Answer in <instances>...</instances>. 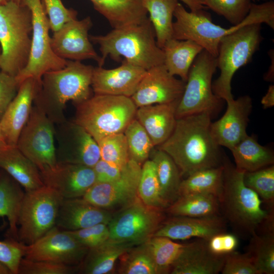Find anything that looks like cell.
<instances>
[{"label": "cell", "mask_w": 274, "mask_h": 274, "mask_svg": "<svg viewBox=\"0 0 274 274\" xmlns=\"http://www.w3.org/2000/svg\"><path fill=\"white\" fill-rule=\"evenodd\" d=\"M90 41L99 46L102 66L108 56L115 61L121 57L147 70L163 64L164 53L157 45L149 18L113 29L105 35L89 36Z\"/></svg>", "instance_id": "5b68a950"}, {"label": "cell", "mask_w": 274, "mask_h": 274, "mask_svg": "<svg viewBox=\"0 0 274 274\" xmlns=\"http://www.w3.org/2000/svg\"><path fill=\"white\" fill-rule=\"evenodd\" d=\"M68 231L89 249L102 244L110 236L108 224L107 223H99L87 228Z\"/></svg>", "instance_id": "c3c4849f"}, {"label": "cell", "mask_w": 274, "mask_h": 274, "mask_svg": "<svg viewBox=\"0 0 274 274\" xmlns=\"http://www.w3.org/2000/svg\"><path fill=\"white\" fill-rule=\"evenodd\" d=\"M54 123L35 105L23 128L16 147L40 172L57 164Z\"/></svg>", "instance_id": "4fadbf2b"}, {"label": "cell", "mask_w": 274, "mask_h": 274, "mask_svg": "<svg viewBox=\"0 0 274 274\" xmlns=\"http://www.w3.org/2000/svg\"><path fill=\"white\" fill-rule=\"evenodd\" d=\"M225 256L213 253L208 247L207 241L199 238L188 243L170 273L217 274L221 272Z\"/></svg>", "instance_id": "484cf974"}, {"label": "cell", "mask_w": 274, "mask_h": 274, "mask_svg": "<svg viewBox=\"0 0 274 274\" xmlns=\"http://www.w3.org/2000/svg\"><path fill=\"white\" fill-rule=\"evenodd\" d=\"M164 211L172 216L208 217L221 215L218 198L208 194L180 196Z\"/></svg>", "instance_id": "d6a6232c"}, {"label": "cell", "mask_w": 274, "mask_h": 274, "mask_svg": "<svg viewBox=\"0 0 274 274\" xmlns=\"http://www.w3.org/2000/svg\"><path fill=\"white\" fill-rule=\"evenodd\" d=\"M212 114L204 112L177 119L170 136L157 148L173 159L182 179L222 165L224 156L211 133Z\"/></svg>", "instance_id": "6da1fadb"}, {"label": "cell", "mask_w": 274, "mask_h": 274, "mask_svg": "<svg viewBox=\"0 0 274 274\" xmlns=\"http://www.w3.org/2000/svg\"><path fill=\"white\" fill-rule=\"evenodd\" d=\"M21 247L26 259L76 266L82 263L89 250L68 231L56 226L33 243H21Z\"/></svg>", "instance_id": "5bb4252c"}, {"label": "cell", "mask_w": 274, "mask_h": 274, "mask_svg": "<svg viewBox=\"0 0 274 274\" xmlns=\"http://www.w3.org/2000/svg\"><path fill=\"white\" fill-rule=\"evenodd\" d=\"M63 198L47 186L25 192L18 219V241L30 245L55 226Z\"/></svg>", "instance_id": "9c48e42d"}, {"label": "cell", "mask_w": 274, "mask_h": 274, "mask_svg": "<svg viewBox=\"0 0 274 274\" xmlns=\"http://www.w3.org/2000/svg\"><path fill=\"white\" fill-rule=\"evenodd\" d=\"M123 133L129 159L142 165L149 159L150 154L155 147L149 135L136 118L128 125Z\"/></svg>", "instance_id": "60d3db41"}, {"label": "cell", "mask_w": 274, "mask_h": 274, "mask_svg": "<svg viewBox=\"0 0 274 274\" xmlns=\"http://www.w3.org/2000/svg\"><path fill=\"white\" fill-rule=\"evenodd\" d=\"M179 100L137 108L135 118L145 129L155 147L163 143L173 133L176 125V111Z\"/></svg>", "instance_id": "d4e9b609"}, {"label": "cell", "mask_w": 274, "mask_h": 274, "mask_svg": "<svg viewBox=\"0 0 274 274\" xmlns=\"http://www.w3.org/2000/svg\"><path fill=\"white\" fill-rule=\"evenodd\" d=\"M20 3L31 11V47L27 65L15 78L19 85L25 79L32 78L40 86L46 72L64 67L67 60L57 56L52 49L49 21L41 1L21 0Z\"/></svg>", "instance_id": "8fae6325"}, {"label": "cell", "mask_w": 274, "mask_h": 274, "mask_svg": "<svg viewBox=\"0 0 274 274\" xmlns=\"http://www.w3.org/2000/svg\"><path fill=\"white\" fill-rule=\"evenodd\" d=\"M230 150L236 168L245 172H253L273 164L272 151L259 144L255 138L248 134Z\"/></svg>", "instance_id": "4dcf8cb0"}, {"label": "cell", "mask_w": 274, "mask_h": 274, "mask_svg": "<svg viewBox=\"0 0 274 274\" xmlns=\"http://www.w3.org/2000/svg\"><path fill=\"white\" fill-rule=\"evenodd\" d=\"M36 85V81L32 78L24 80L0 120L7 142L10 146H16L19 135L29 117Z\"/></svg>", "instance_id": "603a6c76"}, {"label": "cell", "mask_w": 274, "mask_h": 274, "mask_svg": "<svg viewBox=\"0 0 274 274\" xmlns=\"http://www.w3.org/2000/svg\"><path fill=\"white\" fill-rule=\"evenodd\" d=\"M1 47H0V54H1Z\"/></svg>", "instance_id": "be15d7a7"}, {"label": "cell", "mask_w": 274, "mask_h": 274, "mask_svg": "<svg viewBox=\"0 0 274 274\" xmlns=\"http://www.w3.org/2000/svg\"><path fill=\"white\" fill-rule=\"evenodd\" d=\"M19 87L15 77L0 72V120L16 95Z\"/></svg>", "instance_id": "816d5d0a"}, {"label": "cell", "mask_w": 274, "mask_h": 274, "mask_svg": "<svg viewBox=\"0 0 274 274\" xmlns=\"http://www.w3.org/2000/svg\"><path fill=\"white\" fill-rule=\"evenodd\" d=\"M226 221L218 215L208 217L172 216L162 222L153 236H164L173 240L193 237L209 239L213 235L226 232Z\"/></svg>", "instance_id": "7402d4cb"}, {"label": "cell", "mask_w": 274, "mask_h": 274, "mask_svg": "<svg viewBox=\"0 0 274 274\" xmlns=\"http://www.w3.org/2000/svg\"><path fill=\"white\" fill-rule=\"evenodd\" d=\"M204 5L222 16L234 25L241 23L248 14L250 0H204Z\"/></svg>", "instance_id": "ee69618b"}, {"label": "cell", "mask_w": 274, "mask_h": 274, "mask_svg": "<svg viewBox=\"0 0 274 274\" xmlns=\"http://www.w3.org/2000/svg\"><path fill=\"white\" fill-rule=\"evenodd\" d=\"M100 159L123 168L129 161L128 147L124 133L104 138L97 142Z\"/></svg>", "instance_id": "7bdbcfd3"}, {"label": "cell", "mask_w": 274, "mask_h": 274, "mask_svg": "<svg viewBox=\"0 0 274 274\" xmlns=\"http://www.w3.org/2000/svg\"><path fill=\"white\" fill-rule=\"evenodd\" d=\"M93 68L81 61L67 60L64 67L46 72L40 85H36L35 105L54 123L63 122L66 120L64 110L67 102L72 101L75 105L93 95Z\"/></svg>", "instance_id": "3957f363"}, {"label": "cell", "mask_w": 274, "mask_h": 274, "mask_svg": "<svg viewBox=\"0 0 274 274\" xmlns=\"http://www.w3.org/2000/svg\"><path fill=\"white\" fill-rule=\"evenodd\" d=\"M55 131L58 163L77 164L92 167L100 159L98 145L83 127L66 120Z\"/></svg>", "instance_id": "2e32d148"}, {"label": "cell", "mask_w": 274, "mask_h": 274, "mask_svg": "<svg viewBox=\"0 0 274 274\" xmlns=\"http://www.w3.org/2000/svg\"><path fill=\"white\" fill-rule=\"evenodd\" d=\"M268 54L271 58V62L267 72L264 75V79L267 81L272 82L273 81L274 73L273 50H270Z\"/></svg>", "instance_id": "9f6ffc18"}, {"label": "cell", "mask_w": 274, "mask_h": 274, "mask_svg": "<svg viewBox=\"0 0 274 274\" xmlns=\"http://www.w3.org/2000/svg\"><path fill=\"white\" fill-rule=\"evenodd\" d=\"M146 70L123 59L121 65L113 69L94 67L91 87L94 94L131 97Z\"/></svg>", "instance_id": "44dd1931"}, {"label": "cell", "mask_w": 274, "mask_h": 274, "mask_svg": "<svg viewBox=\"0 0 274 274\" xmlns=\"http://www.w3.org/2000/svg\"><path fill=\"white\" fill-rule=\"evenodd\" d=\"M261 1H267V0H261Z\"/></svg>", "instance_id": "e7e4bbea"}, {"label": "cell", "mask_w": 274, "mask_h": 274, "mask_svg": "<svg viewBox=\"0 0 274 274\" xmlns=\"http://www.w3.org/2000/svg\"><path fill=\"white\" fill-rule=\"evenodd\" d=\"M138 194L146 205L165 210L167 205L162 199L154 162L147 160L141 167Z\"/></svg>", "instance_id": "ab89813d"}, {"label": "cell", "mask_w": 274, "mask_h": 274, "mask_svg": "<svg viewBox=\"0 0 274 274\" xmlns=\"http://www.w3.org/2000/svg\"><path fill=\"white\" fill-rule=\"evenodd\" d=\"M247 253L259 274L274 273V230L266 229L251 237Z\"/></svg>", "instance_id": "8d00e7d4"}, {"label": "cell", "mask_w": 274, "mask_h": 274, "mask_svg": "<svg viewBox=\"0 0 274 274\" xmlns=\"http://www.w3.org/2000/svg\"><path fill=\"white\" fill-rule=\"evenodd\" d=\"M174 17L176 21L173 22L172 38L194 41L216 57L220 40L243 26L265 23L273 29L274 2L270 1L261 4L252 3L244 20L229 28L214 24L210 14L204 9L188 12L180 3L175 10Z\"/></svg>", "instance_id": "277c9868"}, {"label": "cell", "mask_w": 274, "mask_h": 274, "mask_svg": "<svg viewBox=\"0 0 274 274\" xmlns=\"http://www.w3.org/2000/svg\"><path fill=\"white\" fill-rule=\"evenodd\" d=\"M184 3L191 10L195 11L198 10L204 9V0H180Z\"/></svg>", "instance_id": "11a10c76"}, {"label": "cell", "mask_w": 274, "mask_h": 274, "mask_svg": "<svg viewBox=\"0 0 274 274\" xmlns=\"http://www.w3.org/2000/svg\"><path fill=\"white\" fill-rule=\"evenodd\" d=\"M162 50L163 64L173 76H178L186 82L189 71L197 56L203 50L191 40L171 38L166 42Z\"/></svg>", "instance_id": "f546056e"}, {"label": "cell", "mask_w": 274, "mask_h": 274, "mask_svg": "<svg viewBox=\"0 0 274 274\" xmlns=\"http://www.w3.org/2000/svg\"><path fill=\"white\" fill-rule=\"evenodd\" d=\"M75 106L74 121L97 143L108 135L123 133L135 118L138 108L130 97L95 94Z\"/></svg>", "instance_id": "52a82bcc"}, {"label": "cell", "mask_w": 274, "mask_h": 274, "mask_svg": "<svg viewBox=\"0 0 274 274\" xmlns=\"http://www.w3.org/2000/svg\"><path fill=\"white\" fill-rule=\"evenodd\" d=\"M223 165V186L218 199L220 213L226 222L237 233L249 237L260 229L273 228V211L264 209L258 194L245 184V172L225 157Z\"/></svg>", "instance_id": "7a4b0ae2"}, {"label": "cell", "mask_w": 274, "mask_h": 274, "mask_svg": "<svg viewBox=\"0 0 274 274\" xmlns=\"http://www.w3.org/2000/svg\"><path fill=\"white\" fill-rule=\"evenodd\" d=\"M251 1H258V0H250Z\"/></svg>", "instance_id": "6125c7cd"}, {"label": "cell", "mask_w": 274, "mask_h": 274, "mask_svg": "<svg viewBox=\"0 0 274 274\" xmlns=\"http://www.w3.org/2000/svg\"><path fill=\"white\" fill-rule=\"evenodd\" d=\"M7 1H11L13 2H15L18 4H20L21 0H6Z\"/></svg>", "instance_id": "91938a15"}, {"label": "cell", "mask_w": 274, "mask_h": 274, "mask_svg": "<svg viewBox=\"0 0 274 274\" xmlns=\"http://www.w3.org/2000/svg\"><path fill=\"white\" fill-rule=\"evenodd\" d=\"M20 184L7 173L0 172V216L7 217L9 224L8 234L18 241V219L24 195Z\"/></svg>", "instance_id": "836d02e7"}, {"label": "cell", "mask_w": 274, "mask_h": 274, "mask_svg": "<svg viewBox=\"0 0 274 274\" xmlns=\"http://www.w3.org/2000/svg\"><path fill=\"white\" fill-rule=\"evenodd\" d=\"M32 13L22 4L0 5V69L16 77L27 65L31 47Z\"/></svg>", "instance_id": "8992f818"}, {"label": "cell", "mask_w": 274, "mask_h": 274, "mask_svg": "<svg viewBox=\"0 0 274 274\" xmlns=\"http://www.w3.org/2000/svg\"><path fill=\"white\" fill-rule=\"evenodd\" d=\"M149 159L155 164L161 196L168 207L179 196L182 180L180 172L169 155L156 147L152 150Z\"/></svg>", "instance_id": "1f68e13d"}, {"label": "cell", "mask_w": 274, "mask_h": 274, "mask_svg": "<svg viewBox=\"0 0 274 274\" xmlns=\"http://www.w3.org/2000/svg\"><path fill=\"white\" fill-rule=\"evenodd\" d=\"M141 167L129 160L118 178L107 182H96L82 197L99 208L112 212L120 210L138 196Z\"/></svg>", "instance_id": "9a60e30c"}, {"label": "cell", "mask_w": 274, "mask_h": 274, "mask_svg": "<svg viewBox=\"0 0 274 274\" xmlns=\"http://www.w3.org/2000/svg\"><path fill=\"white\" fill-rule=\"evenodd\" d=\"M10 146L7 142L0 123V151L5 150Z\"/></svg>", "instance_id": "6f0895ef"}, {"label": "cell", "mask_w": 274, "mask_h": 274, "mask_svg": "<svg viewBox=\"0 0 274 274\" xmlns=\"http://www.w3.org/2000/svg\"><path fill=\"white\" fill-rule=\"evenodd\" d=\"M226 102V112L218 120L211 122L210 131L218 146L230 150L248 134L246 129L252 100L249 95H244Z\"/></svg>", "instance_id": "ffe728a7"}, {"label": "cell", "mask_w": 274, "mask_h": 274, "mask_svg": "<svg viewBox=\"0 0 274 274\" xmlns=\"http://www.w3.org/2000/svg\"><path fill=\"white\" fill-rule=\"evenodd\" d=\"M40 173L44 184L63 199L82 197L96 182L93 167L81 164L57 163Z\"/></svg>", "instance_id": "d6986e66"}, {"label": "cell", "mask_w": 274, "mask_h": 274, "mask_svg": "<svg viewBox=\"0 0 274 274\" xmlns=\"http://www.w3.org/2000/svg\"><path fill=\"white\" fill-rule=\"evenodd\" d=\"M223 179V163L218 167L196 171L182 179L179 187V196L190 194H208L218 198L222 189Z\"/></svg>", "instance_id": "d590c367"}, {"label": "cell", "mask_w": 274, "mask_h": 274, "mask_svg": "<svg viewBox=\"0 0 274 274\" xmlns=\"http://www.w3.org/2000/svg\"><path fill=\"white\" fill-rule=\"evenodd\" d=\"M7 2L6 0H0V5L5 4Z\"/></svg>", "instance_id": "94428289"}, {"label": "cell", "mask_w": 274, "mask_h": 274, "mask_svg": "<svg viewBox=\"0 0 274 274\" xmlns=\"http://www.w3.org/2000/svg\"><path fill=\"white\" fill-rule=\"evenodd\" d=\"M78 268V266L35 261L22 257L19 266L18 274H71Z\"/></svg>", "instance_id": "bcb514c9"}, {"label": "cell", "mask_w": 274, "mask_h": 274, "mask_svg": "<svg viewBox=\"0 0 274 274\" xmlns=\"http://www.w3.org/2000/svg\"><path fill=\"white\" fill-rule=\"evenodd\" d=\"M186 82L178 79L163 64L147 70L131 98L137 108L180 100Z\"/></svg>", "instance_id": "ac0fdd59"}, {"label": "cell", "mask_w": 274, "mask_h": 274, "mask_svg": "<svg viewBox=\"0 0 274 274\" xmlns=\"http://www.w3.org/2000/svg\"><path fill=\"white\" fill-rule=\"evenodd\" d=\"M261 103L264 109L271 108L274 106V86L270 85L266 93L263 96Z\"/></svg>", "instance_id": "db71d44e"}, {"label": "cell", "mask_w": 274, "mask_h": 274, "mask_svg": "<svg viewBox=\"0 0 274 274\" xmlns=\"http://www.w3.org/2000/svg\"><path fill=\"white\" fill-rule=\"evenodd\" d=\"M23 256L21 243L18 241L11 238L0 241V262L7 266L12 274H18L19 264Z\"/></svg>", "instance_id": "681fc988"}, {"label": "cell", "mask_w": 274, "mask_h": 274, "mask_svg": "<svg viewBox=\"0 0 274 274\" xmlns=\"http://www.w3.org/2000/svg\"><path fill=\"white\" fill-rule=\"evenodd\" d=\"M164 211L146 205L138 196L113 214L108 223L109 238L135 245L147 241L165 220Z\"/></svg>", "instance_id": "7c38bea8"}, {"label": "cell", "mask_w": 274, "mask_h": 274, "mask_svg": "<svg viewBox=\"0 0 274 274\" xmlns=\"http://www.w3.org/2000/svg\"><path fill=\"white\" fill-rule=\"evenodd\" d=\"M149 14L157 45L162 49L167 41L173 38V18L178 0H141Z\"/></svg>", "instance_id": "e575fe53"}, {"label": "cell", "mask_w": 274, "mask_h": 274, "mask_svg": "<svg viewBox=\"0 0 274 274\" xmlns=\"http://www.w3.org/2000/svg\"><path fill=\"white\" fill-rule=\"evenodd\" d=\"M147 242L160 274L170 273L188 245L164 236H152Z\"/></svg>", "instance_id": "f35d334b"}, {"label": "cell", "mask_w": 274, "mask_h": 274, "mask_svg": "<svg viewBox=\"0 0 274 274\" xmlns=\"http://www.w3.org/2000/svg\"><path fill=\"white\" fill-rule=\"evenodd\" d=\"M261 24L243 26L223 37L220 41L216 57L219 77L212 83L214 93L226 102L233 99L231 81L235 73L249 63L263 40Z\"/></svg>", "instance_id": "ba28073f"}, {"label": "cell", "mask_w": 274, "mask_h": 274, "mask_svg": "<svg viewBox=\"0 0 274 274\" xmlns=\"http://www.w3.org/2000/svg\"><path fill=\"white\" fill-rule=\"evenodd\" d=\"M94 170L96 182H107L114 180L121 175L122 169L100 159L92 167Z\"/></svg>", "instance_id": "f5cc1de1"}, {"label": "cell", "mask_w": 274, "mask_h": 274, "mask_svg": "<svg viewBox=\"0 0 274 274\" xmlns=\"http://www.w3.org/2000/svg\"><path fill=\"white\" fill-rule=\"evenodd\" d=\"M119 259L120 273L160 274L147 241L131 247Z\"/></svg>", "instance_id": "74e56055"}, {"label": "cell", "mask_w": 274, "mask_h": 274, "mask_svg": "<svg viewBox=\"0 0 274 274\" xmlns=\"http://www.w3.org/2000/svg\"><path fill=\"white\" fill-rule=\"evenodd\" d=\"M222 274H259L251 257L234 251L226 255L221 271Z\"/></svg>", "instance_id": "7dc6e473"}, {"label": "cell", "mask_w": 274, "mask_h": 274, "mask_svg": "<svg viewBox=\"0 0 274 274\" xmlns=\"http://www.w3.org/2000/svg\"><path fill=\"white\" fill-rule=\"evenodd\" d=\"M113 28L139 24L149 19L141 0H90Z\"/></svg>", "instance_id": "83f0119b"}, {"label": "cell", "mask_w": 274, "mask_h": 274, "mask_svg": "<svg viewBox=\"0 0 274 274\" xmlns=\"http://www.w3.org/2000/svg\"><path fill=\"white\" fill-rule=\"evenodd\" d=\"M238 244L237 236L226 232L217 233L207 241L210 251L219 255H226L235 251Z\"/></svg>", "instance_id": "f907efd6"}, {"label": "cell", "mask_w": 274, "mask_h": 274, "mask_svg": "<svg viewBox=\"0 0 274 274\" xmlns=\"http://www.w3.org/2000/svg\"><path fill=\"white\" fill-rule=\"evenodd\" d=\"M41 1L48 17L50 30L53 32L67 22L77 19V11L66 8L61 0Z\"/></svg>", "instance_id": "f6af8a7d"}, {"label": "cell", "mask_w": 274, "mask_h": 274, "mask_svg": "<svg viewBox=\"0 0 274 274\" xmlns=\"http://www.w3.org/2000/svg\"><path fill=\"white\" fill-rule=\"evenodd\" d=\"M0 172H1V171H0Z\"/></svg>", "instance_id": "03108f58"}, {"label": "cell", "mask_w": 274, "mask_h": 274, "mask_svg": "<svg viewBox=\"0 0 274 274\" xmlns=\"http://www.w3.org/2000/svg\"><path fill=\"white\" fill-rule=\"evenodd\" d=\"M217 68L216 57L206 50L197 56L176 109L177 119L204 112L212 114L219 107L222 99L212 89V78Z\"/></svg>", "instance_id": "30bf717a"}, {"label": "cell", "mask_w": 274, "mask_h": 274, "mask_svg": "<svg viewBox=\"0 0 274 274\" xmlns=\"http://www.w3.org/2000/svg\"><path fill=\"white\" fill-rule=\"evenodd\" d=\"M135 245L109 238L102 244L89 249L82 263L80 272L85 274H106L113 269L118 259Z\"/></svg>", "instance_id": "f1b7e54d"}, {"label": "cell", "mask_w": 274, "mask_h": 274, "mask_svg": "<svg viewBox=\"0 0 274 274\" xmlns=\"http://www.w3.org/2000/svg\"><path fill=\"white\" fill-rule=\"evenodd\" d=\"M244 181L248 187L258 194L262 201L270 208H273V164L253 172H245Z\"/></svg>", "instance_id": "b9f144b4"}, {"label": "cell", "mask_w": 274, "mask_h": 274, "mask_svg": "<svg viewBox=\"0 0 274 274\" xmlns=\"http://www.w3.org/2000/svg\"><path fill=\"white\" fill-rule=\"evenodd\" d=\"M0 168L18 183L25 192L45 185L38 167L16 146H10L0 151Z\"/></svg>", "instance_id": "4316f807"}, {"label": "cell", "mask_w": 274, "mask_h": 274, "mask_svg": "<svg viewBox=\"0 0 274 274\" xmlns=\"http://www.w3.org/2000/svg\"><path fill=\"white\" fill-rule=\"evenodd\" d=\"M92 26L89 16L65 23L53 32L51 37V46L54 53L65 60L81 61L92 59L99 66H102L101 57L95 51L89 39L88 32Z\"/></svg>", "instance_id": "e0dca14e"}, {"label": "cell", "mask_w": 274, "mask_h": 274, "mask_svg": "<svg viewBox=\"0 0 274 274\" xmlns=\"http://www.w3.org/2000/svg\"><path fill=\"white\" fill-rule=\"evenodd\" d=\"M113 214L93 205L83 197L63 199L55 226L62 230L73 231L99 223L108 224Z\"/></svg>", "instance_id": "cb8c5ba5"}, {"label": "cell", "mask_w": 274, "mask_h": 274, "mask_svg": "<svg viewBox=\"0 0 274 274\" xmlns=\"http://www.w3.org/2000/svg\"><path fill=\"white\" fill-rule=\"evenodd\" d=\"M0 274H12V272L7 266L0 262Z\"/></svg>", "instance_id": "680465c9"}]
</instances>
